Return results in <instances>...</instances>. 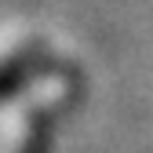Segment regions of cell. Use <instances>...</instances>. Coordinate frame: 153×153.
<instances>
[{
	"label": "cell",
	"instance_id": "6da1fadb",
	"mask_svg": "<svg viewBox=\"0 0 153 153\" xmlns=\"http://www.w3.org/2000/svg\"><path fill=\"white\" fill-rule=\"evenodd\" d=\"M62 59L59 55L44 51L40 44H29L22 51H15L11 59L0 62V106L7 99H15L22 88H29L36 76H48V73H62Z\"/></svg>",
	"mask_w": 153,
	"mask_h": 153
},
{
	"label": "cell",
	"instance_id": "7a4b0ae2",
	"mask_svg": "<svg viewBox=\"0 0 153 153\" xmlns=\"http://www.w3.org/2000/svg\"><path fill=\"white\" fill-rule=\"evenodd\" d=\"M59 117H62V106H36L26 120L22 131V142H18V153H51L55 146V131H59Z\"/></svg>",
	"mask_w": 153,
	"mask_h": 153
}]
</instances>
